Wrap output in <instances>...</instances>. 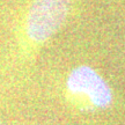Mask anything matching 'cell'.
<instances>
[{"instance_id":"1","label":"cell","mask_w":125,"mask_h":125,"mask_svg":"<svg viewBox=\"0 0 125 125\" xmlns=\"http://www.w3.org/2000/svg\"><path fill=\"white\" fill-rule=\"evenodd\" d=\"M67 97L82 111H101L112 104L114 92L108 81L95 68L80 65L66 79Z\"/></svg>"},{"instance_id":"2","label":"cell","mask_w":125,"mask_h":125,"mask_svg":"<svg viewBox=\"0 0 125 125\" xmlns=\"http://www.w3.org/2000/svg\"><path fill=\"white\" fill-rule=\"evenodd\" d=\"M71 5L72 0H35L24 23L28 40L35 45L49 41L66 21Z\"/></svg>"},{"instance_id":"3","label":"cell","mask_w":125,"mask_h":125,"mask_svg":"<svg viewBox=\"0 0 125 125\" xmlns=\"http://www.w3.org/2000/svg\"><path fill=\"white\" fill-rule=\"evenodd\" d=\"M0 125H4V124H2V123H1V122H0Z\"/></svg>"}]
</instances>
